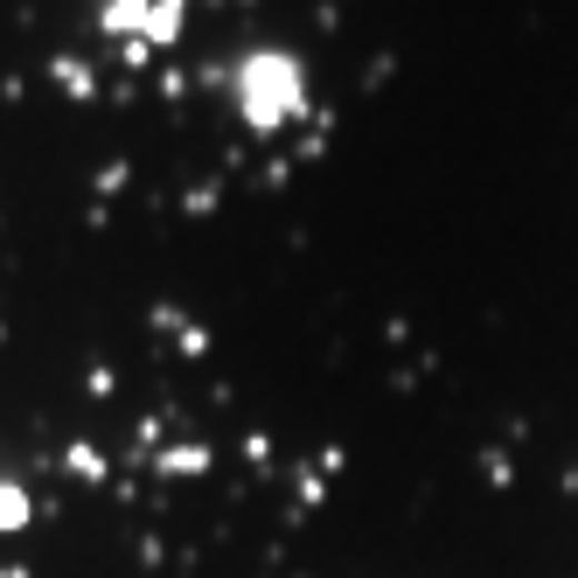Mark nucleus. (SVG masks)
Masks as SVG:
<instances>
[{
  "mask_svg": "<svg viewBox=\"0 0 578 578\" xmlns=\"http://www.w3.org/2000/svg\"><path fill=\"white\" fill-rule=\"evenodd\" d=\"M251 77H258V91H251V119L258 126H272V119H293L300 112V70L293 63H272V57H258L251 63Z\"/></svg>",
  "mask_w": 578,
  "mask_h": 578,
  "instance_id": "1",
  "label": "nucleus"
},
{
  "mask_svg": "<svg viewBox=\"0 0 578 578\" xmlns=\"http://www.w3.org/2000/svg\"><path fill=\"white\" fill-rule=\"evenodd\" d=\"M21 516H29V502L14 488H0V530H21Z\"/></svg>",
  "mask_w": 578,
  "mask_h": 578,
  "instance_id": "2",
  "label": "nucleus"
}]
</instances>
